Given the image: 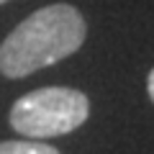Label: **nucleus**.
Wrapping results in <instances>:
<instances>
[{
	"mask_svg": "<svg viewBox=\"0 0 154 154\" xmlns=\"http://www.w3.org/2000/svg\"><path fill=\"white\" fill-rule=\"evenodd\" d=\"M85 36L88 26L77 8L67 3L38 8L0 44V72L11 80L33 75L75 54Z\"/></svg>",
	"mask_w": 154,
	"mask_h": 154,
	"instance_id": "f257e3e1",
	"label": "nucleus"
},
{
	"mask_svg": "<svg viewBox=\"0 0 154 154\" xmlns=\"http://www.w3.org/2000/svg\"><path fill=\"white\" fill-rule=\"evenodd\" d=\"M90 116V100L75 88H38L11 108V126L26 139L41 141L80 128Z\"/></svg>",
	"mask_w": 154,
	"mask_h": 154,
	"instance_id": "f03ea898",
	"label": "nucleus"
},
{
	"mask_svg": "<svg viewBox=\"0 0 154 154\" xmlns=\"http://www.w3.org/2000/svg\"><path fill=\"white\" fill-rule=\"evenodd\" d=\"M3 3H5V0H0V5H3Z\"/></svg>",
	"mask_w": 154,
	"mask_h": 154,
	"instance_id": "39448f33",
	"label": "nucleus"
},
{
	"mask_svg": "<svg viewBox=\"0 0 154 154\" xmlns=\"http://www.w3.org/2000/svg\"><path fill=\"white\" fill-rule=\"evenodd\" d=\"M0 154H59V149L44 141L21 139V141H0Z\"/></svg>",
	"mask_w": 154,
	"mask_h": 154,
	"instance_id": "7ed1b4c3",
	"label": "nucleus"
},
{
	"mask_svg": "<svg viewBox=\"0 0 154 154\" xmlns=\"http://www.w3.org/2000/svg\"><path fill=\"white\" fill-rule=\"evenodd\" d=\"M146 93H149V100L154 103V69L149 72V77H146Z\"/></svg>",
	"mask_w": 154,
	"mask_h": 154,
	"instance_id": "20e7f679",
	"label": "nucleus"
}]
</instances>
